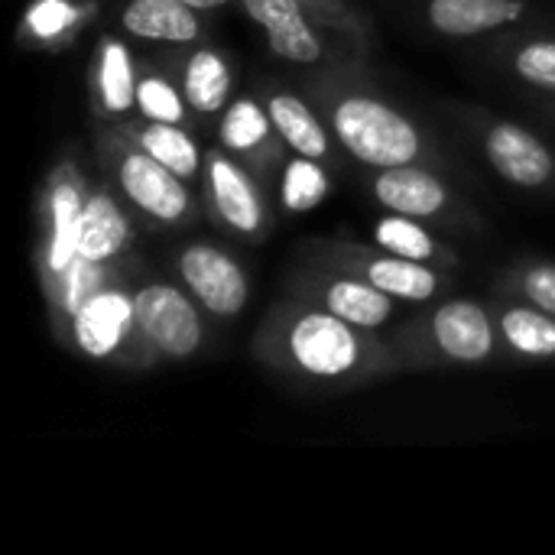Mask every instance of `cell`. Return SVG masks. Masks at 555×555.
I'll return each mask as SVG.
<instances>
[{
	"label": "cell",
	"instance_id": "obj_1",
	"mask_svg": "<svg viewBox=\"0 0 555 555\" xmlns=\"http://www.w3.org/2000/svg\"><path fill=\"white\" fill-rule=\"evenodd\" d=\"M332 124L341 146L367 166H406L423 150L420 130L397 107L367 94H351L338 101L332 111Z\"/></svg>",
	"mask_w": 555,
	"mask_h": 555
},
{
	"label": "cell",
	"instance_id": "obj_2",
	"mask_svg": "<svg viewBox=\"0 0 555 555\" xmlns=\"http://www.w3.org/2000/svg\"><path fill=\"white\" fill-rule=\"evenodd\" d=\"M286 351L302 374L319 380H338L364 358L358 328L328 309L296 315L286 332Z\"/></svg>",
	"mask_w": 555,
	"mask_h": 555
},
{
	"label": "cell",
	"instance_id": "obj_3",
	"mask_svg": "<svg viewBox=\"0 0 555 555\" xmlns=\"http://www.w3.org/2000/svg\"><path fill=\"white\" fill-rule=\"evenodd\" d=\"M137 299V332L163 354V358H192L202 348V319L195 302L169 286L146 283L133 293Z\"/></svg>",
	"mask_w": 555,
	"mask_h": 555
},
{
	"label": "cell",
	"instance_id": "obj_4",
	"mask_svg": "<svg viewBox=\"0 0 555 555\" xmlns=\"http://www.w3.org/2000/svg\"><path fill=\"white\" fill-rule=\"evenodd\" d=\"M176 263H179V276L189 286V293L211 315L234 319L244 312V306L250 299V286H247L241 263L231 254H224L215 244L198 241V244H189Z\"/></svg>",
	"mask_w": 555,
	"mask_h": 555
},
{
	"label": "cell",
	"instance_id": "obj_5",
	"mask_svg": "<svg viewBox=\"0 0 555 555\" xmlns=\"http://www.w3.org/2000/svg\"><path fill=\"white\" fill-rule=\"evenodd\" d=\"M117 179L124 195L146 211L156 221H182L189 211V192H185V179L176 176L169 166H163L156 156H150L146 150H130L124 153L120 166H117Z\"/></svg>",
	"mask_w": 555,
	"mask_h": 555
},
{
	"label": "cell",
	"instance_id": "obj_6",
	"mask_svg": "<svg viewBox=\"0 0 555 555\" xmlns=\"http://www.w3.org/2000/svg\"><path fill=\"white\" fill-rule=\"evenodd\" d=\"M130 328H137V299L120 289H98L72 312L75 345L94 361L120 351Z\"/></svg>",
	"mask_w": 555,
	"mask_h": 555
},
{
	"label": "cell",
	"instance_id": "obj_7",
	"mask_svg": "<svg viewBox=\"0 0 555 555\" xmlns=\"http://www.w3.org/2000/svg\"><path fill=\"white\" fill-rule=\"evenodd\" d=\"M485 153H488L491 166L514 185L537 189V185H546L553 179V153L543 146V140H537L520 124L491 127L488 140H485Z\"/></svg>",
	"mask_w": 555,
	"mask_h": 555
},
{
	"label": "cell",
	"instance_id": "obj_8",
	"mask_svg": "<svg viewBox=\"0 0 555 555\" xmlns=\"http://www.w3.org/2000/svg\"><path fill=\"white\" fill-rule=\"evenodd\" d=\"M433 338L439 351L462 364L488 361L494 351V328L488 312L472 299L442 302L433 315Z\"/></svg>",
	"mask_w": 555,
	"mask_h": 555
},
{
	"label": "cell",
	"instance_id": "obj_9",
	"mask_svg": "<svg viewBox=\"0 0 555 555\" xmlns=\"http://www.w3.org/2000/svg\"><path fill=\"white\" fill-rule=\"evenodd\" d=\"M244 13L267 29L270 49L289 62L309 65L322 59V42L306 20L299 0H241Z\"/></svg>",
	"mask_w": 555,
	"mask_h": 555
},
{
	"label": "cell",
	"instance_id": "obj_10",
	"mask_svg": "<svg viewBox=\"0 0 555 555\" xmlns=\"http://www.w3.org/2000/svg\"><path fill=\"white\" fill-rule=\"evenodd\" d=\"M374 195L387 211L410 218H433L449 205V189L442 179L420 166H390L374 179Z\"/></svg>",
	"mask_w": 555,
	"mask_h": 555
},
{
	"label": "cell",
	"instance_id": "obj_11",
	"mask_svg": "<svg viewBox=\"0 0 555 555\" xmlns=\"http://www.w3.org/2000/svg\"><path fill=\"white\" fill-rule=\"evenodd\" d=\"M208 189L218 215L237 231V234H257L263 224V205L257 198L254 182L244 176L241 166H234L228 156L211 153L208 156Z\"/></svg>",
	"mask_w": 555,
	"mask_h": 555
},
{
	"label": "cell",
	"instance_id": "obj_12",
	"mask_svg": "<svg viewBox=\"0 0 555 555\" xmlns=\"http://www.w3.org/2000/svg\"><path fill=\"white\" fill-rule=\"evenodd\" d=\"M120 26L153 42H192L202 33L195 10L182 0H130L120 10Z\"/></svg>",
	"mask_w": 555,
	"mask_h": 555
},
{
	"label": "cell",
	"instance_id": "obj_13",
	"mask_svg": "<svg viewBox=\"0 0 555 555\" xmlns=\"http://www.w3.org/2000/svg\"><path fill=\"white\" fill-rule=\"evenodd\" d=\"M524 0H429V23L446 36H478L517 23Z\"/></svg>",
	"mask_w": 555,
	"mask_h": 555
},
{
	"label": "cell",
	"instance_id": "obj_14",
	"mask_svg": "<svg viewBox=\"0 0 555 555\" xmlns=\"http://www.w3.org/2000/svg\"><path fill=\"white\" fill-rule=\"evenodd\" d=\"M130 244V224L117 202L107 192H94L85 198L81 231H78V257L88 263H104L117 257Z\"/></svg>",
	"mask_w": 555,
	"mask_h": 555
},
{
	"label": "cell",
	"instance_id": "obj_15",
	"mask_svg": "<svg viewBox=\"0 0 555 555\" xmlns=\"http://www.w3.org/2000/svg\"><path fill=\"white\" fill-rule=\"evenodd\" d=\"M322 302L328 312H335L338 319H345L354 328H380L384 322L393 319V296L384 293L380 286H374L367 276L364 280H351V276H338L325 286Z\"/></svg>",
	"mask_w": 555,
	"mask_h": 555
},
{
	"label": "cell",
	"instance_id": "obj_16",
	"mask_svg": "<svg viewBox=\"0 0 555 555\" xmlns=\"http://www.w3.org/2000/svg\"><path fill=\"white\" fill-rule=\"evenodd\" d=\"M52 211V231H49V247H46V267L52 273H65L78 260V231H81V211L85 198L78 185L59 182L49 198Z\"/></svg>",
	"mask_w": 555,
	"mask_h": 555
},
{
	"label": "cell",
	"instance_id": "obj_17",
	"mask_svg": "<svg viewBox=\"0 0 555 555\" xmlns=\"http://www.w3.org/2000/svg\"><path fill=\"white\" fill-rule=\"evenodd\" d=\"M364 276L384 293H390L393 299H406V302H426L439 293L436 270H429L423 260H410L397 254L371 257L364 263Z\"/></svg>",
	"mask_w": 555,
	"mask_h": 555
},
{
	"label": "cell",
	"instance_id": "obj_18",
	"mask_svg": "<svg viewBox=\"0 0 555 555\" xmlns=\"http://www.w3.org/2000/svg\"><path fill=\"white\" fill-rule=\"evenodd\" d=\"M270 120L273 130L289 143V150H296V156H309V159H322L328 153V133L319 124V117L293 94H273L270 104Z\"/></svg>",
	"mask_w": 555,
	"mask_h": 555
},
{
	"label": "cell",
	"instance_id": "obj_19",
	"mask_svg": "<svg viewBox=\"0 0 555 555\" xmlns=\"http://www.w3.org/2000/svg\"><path fill=\"white\" fill-rule=\"evenodd\" d=\"M182 98L198 114H218L231 98L228 62L211 49L195 52L185 65V75H182Z\"/></svg>",
	"mask_w": 555,
	"mask_h": 555
},
{
	"label": "cell",
	"instance_id": "obj_20",
	"mask_svg": "<svg viewBox=\"0 0 555 555\" xmlns=\"http://www.w3.org/2000/svg\"><path fill=\"white\" fill-rule=\"evenodd\" d=\"M137 68L133 55L120 39H104L98 49V98L107 114H127L137 104Z\"/></svg>",
	"mask_w": 555,
	"mask_h": 555
},
{
	"label": "cell",
	"instance_id": "obj_21",
	"mask_svg": "<svg viewBox=\"0 0 555 555\" xmlns=\"http://www.w3.org/2000/svg\"><path fill=\"white\" fill-rule=\"evenodd\" d=\"M501 332L517 354L555 358V315L540 306H511L501 315Z\"/></svg>",
	"mask_w": 555,
	"mask_h": 555
},
{
	"label": "cell",
	"instance_id": "obj_22",
	"mask_svg": "<svg viewBox=\"0 0 555 555\" xmlns=\"http://www.w3.org/2000/svg\"><path fill=\"white\" fill-rule=\"evenodd\" d=\"M137 143H140V150L156 156L163 166H169L182 179H192L198 172V166H202V153H198L195 140L179 124L146 120V127L137 133Z\"/></svg>",
	"mask_w": 555,
	"mask_h": 555
},
{
	"label": "cell",
	"instance_id": "obj_23",
	"mask_svg": "<svg viewBox=\"0 0 555 555\" xmlns=\"http://www.w3.org/2000/svg\"><path fill=\"white\" fill-rule=\"evenodd\" d=\"M328 198V176L319 166V159L309 156H296L293 163H286L283 182H280V202L283 208L302 215L319 208Z\"/></svg>",
	"mask_w": 555,
	"mask_h": 555
},
{
	"label": "cell",
	"instance_id": "obj_24",
	"mask_svg": "<svg viewBox=\"0 0 555 555\" xmlns=\"http://www.w3.org/2000/svg\"><path fill=\"white\" fill-rule=\"evenodd\" d=\"M270 130H273L270 111H263L250 98H237L221 117V143L234 153L257 150L260 143H267Z\"/></svg>",
	"mask_w": 555,
	"mask_h": 555
},
{
	"label": "cell",
	"instance_id": "obj_25",
	"mask_svg": "<svg viewBox=\"0 0 555 555\" xmlns=\"http://www.w3.org/2000/svg\"><path fill=\"white\" fill-rule=\"evenodd\" d=\"M374 241L384 254H397V257H410V260H423V263L436 257L433 234L410 215L390 211L387 218H380L374 228Z\"/></svg>",
	"mask_w": 555,
	"mask_h": 555
},
{
	"label": "cell",
	"instance_id": "obj_26",
	"mask_svg": "<svg viewBox=\"0 0 555 555\" xmlns=\"http://www.w3.org/2000/svg\"><path fill=\"white\" fill-rule=\"evenodd\" d=\"M137 107L146 120H156V124H182V117H185V104H182L179 91L159 75L140 78Z\"/></svg>",
	"mask_w": 555,
	"mask_h": 555
},
{
	"label": "cell",
	"instance_id": "obj_27",
	"mask_svg": "<svg viewBox=\"0 0 555 555\" xmlns=\"http://www.w3.org/2000/svg\"><path fill=\"white\" fill-rule=\"evenodd\" d=\"M514 68L520 78H527L537 88L555 91V42L540 39V42H527L517 55H514Z\"/></svg>",
	"mask_w": 555,
	"mask_h": 555
},
{
	"label": "cell",
	"instance_id": "obj_28",
	"mask_svg": "<svg viewBox=\"0 0 555 555\" xmlns=\"http://www.w3.org/2000/svg\"><path fill=\"white\" fill-rule=\"evenodd\" d=\"M72 7H65V0H42L39 7L29 10V29L36 36H55L62 26L72 23Z\"/></svg>",
	"mask_w": 555,
	"mask_h": 555
},
{
	"label": "cell",
	"instance_id": "obj_29",
	"mask_svg": "<svg viewBox=\"0 0 555 555\" xmlns=\"http://www.w3.org/2000/svg\"><path fill=\"white\" fill-rule=\"evenodd\" d=\"M524 293L533 306L546 309L555 315V267H533L524 276Z\"/></svg>",
	"mask_w": 555,
	"mask_h": 555
},
{
	"label": "cell",
	"instance_id": "obj_30",
	"mask_svg": "<svg viewBox=\"0 0 555 555\" xmlns=\"http://www.w3.org/2000/svg\"><path fill=\"white\" fill-rule=\"evenodd\" d=\"M182 3H189L192 10H215V7H224L231 0H182Z\"/></svg>",
	"mask_w": 555,
	"mask_h": 555
}]
</instances>
